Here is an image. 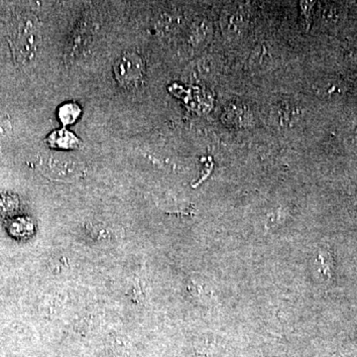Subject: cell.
I'll return each mask as SVG.
<instances>
[{
    "label": "cell",
    "mask_w": 357,
    "mask_h": 357,
    "mask_svg": "<svg viewBox=\"0 0 357 357\" xmlns=\"http://www.w3.org/2000/svg\"><path fill=\"white\" fill-rule=\"evenodd\" d=\"M114 74L122 86L128 89L135 88L144 74L142 59L135 53L123 54L115 62Z\"/></svg>",
    "instance_id": "3957f363"
},
{
    "label": "cell",
    "mask_w": 357,
    "mask_h": 357,
    "mask_svg": "<svg viewBox=\"0 0 357 357\" xmlns=\"http://www.w3.org/2000/svg\"><path fill=\"white\" fill-rule=\"evenodd\" d=\"M79 114H81V109L76 103H65L59 109V119L66 126L74 123L79 119Z\"/></svg>",
    "instance_id": "8992f818"
},
{
    "label": "cell",
    "mask_w": 357,
    "mask_h": 357,
    "mask_svg": "<svg viewBox=\"0 0 357 357\" xmlns=\"http://www.w3.org/2000/svg\"><path fill=\"white\" fill-rule=\"evenodd\" d=\"M40 29L38 21L33 15L20 18L11 32L14 56L20 63L31 60L38 49Z\"/></svg>",
    "instance_id": "6da1fadb"
},
{
    "label": "cell",
    "mask_w": 357,
    "mask_h": 357,
    "mask_svg": "<svg viewBox=\"0 0 357 357\" xmlns=\"http://www.w3.org/2000/svg\"><path fill=\"white\" fill-rule=\"evenodd\" d=\"M48 142L52 147L61 148V149H75L79 146V138L67 129L54 131L49 136Z\"/></svg>",
    "instance_id": "5b68a950"
},
{
    "label": "cell",
    "mask_w": 357,
    "mask_h": 357,
    "mask_svg": "<svg viewBox=\"0 0 357 357\" xmlns=\"http://www.w3.org/2000/svg\"><path fill=\"white\" fill-rule=\"evenodd\" d=\"M40 165L46 176L61 182H75L84 173L83 163L67 155L47 154Z\"/></svg>",
    "instance_id": "7a4b0ae2"
},
{
    "label": "cell",
    "mask_w": 357,
    "mask_h": 357,
    "mask_svg": "<svg viewBox=\"0 0 357 357\" xmlns=\"http://www.w3.org/2000/svg\"><path fill=\"white\" fill-rule=\"evenodd\" d=\"M245 11L238 6H231L225 10L222 16V27L223 31L230 36H236L243 31L246 26Z\"/></svg>",
    "instance_id": "277c9868"
},
{
    "label": "cell",
    "mask_w": 357,
    "mask_h": 357,
    "mask_svg": "<svg viewBox=\"0 0 357 357\" xmlns=\"http://www.w3.org/2000/svg\"><path fill=\"white\" fill-rule=\"evenodd\" d=\"M11 130H13L11 122L6 117L0 115V140L6 138L11 132Z\"/></svg>",
    "instance_id": "52a82bcc"
}]
</instances>
